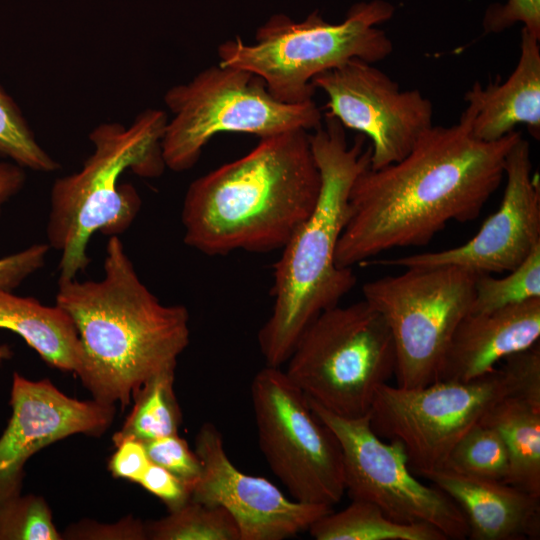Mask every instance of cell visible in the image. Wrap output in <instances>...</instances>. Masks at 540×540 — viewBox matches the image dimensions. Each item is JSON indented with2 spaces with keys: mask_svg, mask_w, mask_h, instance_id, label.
<instances>
[{
  "mask_svg": "<svg viewBox=\"0 0 540 540\" xmlns=\"http://www.w3.org/2000/svg\"><path fill=\"white\" fill-rule=\"evenodd\" d=\"M327 96L328 113L371 140L370 168L405 157L433 126V105L416 89L398 83L372 63L351 59L312 79Z\"/></svg>",
  "mask_w": 540,
  "mask_h": 540,
  "instance_id": "13",
  "label": "cell"
},
{
  "mask_svg": "<svg viewBox=\"0 0 540 540\" xmlns=\"http://www.w3.org/2000/svg\"><path fill=\"white\" fill-rule=\"evenodd\" d=\"M11 417L0 436V502L22 493L24 467L41 449L76 434L100 437L112 425L116 405L78 400L50 380L14 372Z\"/></svg>",
  "mask_w": 540,
  "mask_h": 540,
  "instance_id": "16",
  "label": "cell"
},
{
  "mask_svg": "<svg viewBox=\"0 0 540 540\" xmlns=\"http://www.w3.org/2000/svg\"><path fill=\"white\" fill-rule=\"evenodd\" d=\"M116 451L108 461V470L114 478L138 483L150 464L142 442L125 439L115 445Z\"/></svg>",
  "mask_w": 540,
  "mask_h": 540,
  "instance_id": "35",
  "label": "cell"
},
{
  "mask_svg": "<svg viewBox=\"0 0 540 540\" xmlns=\"http://www.w3.org/2000/svg\"><path fill=\"white\" fill-rule=\"evenodd\" d=\"M502 435L509 454L507 484L540 496V409L506 396L482 418Z\"/></svg>",
  "mask_w": 540,
  "mask_h": 540,
  "instance_id": "21",
  "label": "cell"
},
{
  "mask_svg": "<svg viewBox=\"0 0 540 540\" xmlns=\"http://www.w3.org/2000/svg\"><path fill=\"white\" fill-rule=\"evenodd\" d=\"M540 298L487 313H468L448 346L439 381L466 382L539 342Z\"/></svg>",
  "mask_w": 540,
  "mask_h": 540,
  "instance_id": "17",
  "label": "cell"
},
{
  "mask_svg": "<svg viewBox=\"0 0 540 540\" xmlns=\"http://www.w3.org/2000/svg\"><path fill=\"white\" fill-rule=\"evenodd\" d=\"M501 204L466 243L437 252L371 259L365 265L400 268L454 266L502 274L521 265L540 245V188L532 175L530 144L522 136L507 153Z\"/></svg>",
  "mask_w": 540,
  "mask_h": 540,
  "instance_id": "14",
  "label": "cell"
},
{
  "mask_svg": "<svg viewBox=\"0 0 540 540\" xmlns=\"http://www.w3.org/2000/svg\"><path fill=\"white\" fill-rule=\"evenodd\" d=\"M308 531L316 540H447L433 526L394 521L376 505L361 500L328 512Z\"/></svg>",
  "mask_w": 540,
  "mask_h": 540,
  "instance_id": "22",
  "label": "cell"
},
{
  "mask_svg": "<svg viewBox=\"0 0 540 540\" xmlns=\"http://www.w3.org/2000/svg\"><path fill=\"white\" fill-rule=\"evenodd\" d=\"M145 524L149 540H240L238 526L225 508L192 499Z\"/></svg>",
  "mask_w": 540,
  "mask_h": 540,
  "instance_id": "24",
  "label": "cell"
},
{
  "mask_svg": "<svg viewBox=\"0 0 540 540\" xmlns=\"http://www.w3.org/2000/svg\"><path fill=\"white\" fill-rule=\"evenodd\" d=\"M175 369L159 372L135 392L130 413L112 436L114 446L125 439L143 442L178 434L182 412L174 390Z\"/></svg>",
  "mask_w": 540,
  "mask_h": 540,
  "instance_id": "23",
  "label": "cell"
},
{
  "mask_svg": "<svg viewBox=\"0 0 540 540\" xmlns=\"http://www.w3.org/2000/svg\"><path fill=\"white\" fill-rule=\"evenodd\" d=\"M310 133L311 149L321 175L311 214L282 248L274 268L272 312L258 333L266 365L286 363L305 328L356 284L352 268L336 265V248L348 217V200L356 177L370 167L371 147L358 133L352 145L345 127L329 114Z\"/></svg>",
  "mask_w": 540,
  "mask_h": 540,
  "instance_id": "4",
  "label": "cell"
},
{
  "mask_svg": "<svg viewBox=\"0 0 540 540\" xmlns=\"http://www.w3.org/2000/svg\"><path fill=\"white\" fill-rule=\"evenodd\" d=\"M286 363L285 374L310 401L338 416L359 418L395 373L396 357L386 320L363 299L321 312Z\"/></svg>",
  "mask_w": 540,
  "mask_h": 540,
  "instance_id": "7",
  "label": "cell"
},
{
  "mask_svg": "<svg viewBox=\"0 0 540 540\" xmlns=\"http://www.w3.org/2000/svg\"><path fill=\"white\" fill-rule=\"evenodd\" d=\"M309 135L294 129L260 138L247 154L195 179L181 212L185 244L211 256L282 249L320 193Z\"/></svg>",
  "mask_w": 540,
  "mask_h": 540,
  "instance_id": "3",
  "label": "cell"
},
{
  "mask_svg": "<svg viewBox=\"0 0 540 540\" xmlns=\"http://www.w3.org/2000/svg\"><path fill=\"white\" fill-rule=\"evenodd\" d=\"M443 468L506 483L510 470L509 454L501 433L481 420L456 443Z\"/></svg>",
  "mask_w": 540,
  "mask_h": 540,
  "instance_id": "25",
  "label": "cell"
},
{
  "mask_svg": "<svg viewBox=\"0 0 540 540\" xmlns=\"http://www.w3.org/2000/svg\"><path fill=\"white\" fill-rule=\"evenodd\" d=\"M308 401L340 444L345 492L351 500L372 503L397 522L433 526L447 539L468 537V524L458 505L436 486L415 478L403 445L383 441L368 414L345 418Z\"/></svg>",
  "mask_w": 540,
  "mask_h": 540,
  "instance_id": "12",
  "label": "cell"
},
{
  "mask_svg": "<svg viewBox=\"0 0 540 540\" xmlns=\"http://www.w3.org/2000/svg\"><path fill=\"white\" fill-rule=\"evenodd\" d=\"M509 395L501 368L466 382L404 388L381 385L368 413L374 432L400 442L409 465L425 476L443 468L456 443Z\"/></svg>",
  "mask_w": 540,
  "mask_h": 540,
  "instance_id": "11",
  "label": "cell"
},
{
  "mask_svg": "<svg viewBox=\"0 0 540 540\" xmlns=\"http://www.w3.org/2000/svg\"><path fill=\"white\" fill-rule=\"evenodd\" d=\"M48 244H34L0 259V289L17 288L25 279L45 264Z\"/></svg>",
  "mask_w": 540,
  "mask_h": 540,
  "instance_id": "34",
  "label": "cell"
},
{
  "mask_svg": "<svg viewBox=\"0 0 540 540\" xmlns=\"http://www.w3.org/2000/svg\"><path fill=\"white\" fill-rule=\"evenodd\" d=\"M393 13L389 2L373 0L353 5L338 24L317 11L300 22L277 14L257 29L253 43L239 36L221 43L219 64L256 74L283 103H305L313 100L316 75L351 59L374 64L392 53L391 40L376 26Z\"/></svg>",
  "mask_w": 540,
  "mask_h": 540,
  "instance_id": "6",
  "label": "cell"
},
{
  "mask_svg": "<svg viewBox=\"0 0 540 540\" xmlns=\"http://www.w3.org/2000/svg\"><path fill=\"white\" fill-rule=\"evenodd\" d=\"M467 107L451 126H432L401 160L354 180L335 261L363 264L382 252L428 244L449 222L475 220L504 178L521 133L486 142L471 130Z\"/></svg>",
  "mask_w": 540,
  "mask_h": 540,
  "instance_id": "1",
  "label": "cell"
},
{
  "mask_svg": "<svg viewBox=\"0 0 540 540\" xmlns=\"http://www.w3.org/2000/svg\"><path fill=\"white\" fill-rule=\"evenodd\" d=\"M472 111L471 130L479 140L492 142L524 124L540 137L539 39L522 28L520 56L514 71L502 83L486 87L475 83L465 94Z\"/></svg>",
  "mask_w": 540,
  "mask_h": 540,
  "instance_id": "19",
  "label": "cell"
},
{
  "mask_svg": "<svg viewBox=\"0 0 540 540\" xmlns=\"http://www.w3.org/2000/svg\"><path fill=\"white\" fill-rule=\"evenodd\" d=\"M11 356H12L11 348L6 344L0 345V365L2 364L4 360L10 359Z\"/></svg>",
  "mask_w": 540,
  "mask_h": 540,
  "instance_id": "37",
  "label": "cell"
},
{
  "mask_svg": "<svg viewBox=\"0 0 540 540\" xmlns=\"http://www.w3.org/2000/svg\"><path fill=\"white\" fill-rule=\"evenodd\" d=\"M540 298V245L508 275L478 274L469 313H487Z\"/></svg>",
  "mask_w": 540,
  "mask_h": 540,
  "instance_id": "26",
  "label": "cell"
},
{
  "mask_svg": "<svg viewBox=\"0 0 540 540\" xmlns=\"http://www.w3.org/2000/svg\"><path fill=\"white\" fill-rule=\"evenodd\" d=\"M477 275L454 266L406 268L363 285V299L390 329L397 386L439 381L453 333L470 312Z\"/></svg>",
  "mask_w": 540,
  "mask_h": 540,
  "instance_id": "9",
  "label": "cell"
},
{
  "mask_svg": "<svg viewBox=\"0 0 540 540\" xmlns=\"http://www.w3.org/2000/svg\"><path fill=\"white\" fill-rule=\"evenodd\" d=\"M164 102L173 116L162 137V155L166 168L175 172L192 168L219 133L265 138L294 129L314 130L323 120L313 100L283 103L256 74L219 63L172 86Z\"/></svg>",
  "mask_w": 540,
  "mask_h": 540,
  "instance_id": "8",
  "label": "cell"
},
{
  "mask_svg": "<svg viewBox=\"0 0 540 540\" xmlns=\"http://www.w3.org/2000/svg\"><path fill=\"white\" fill-rule=\"evenodd\" d=\"M55 304L72 319L81 346L75 373L92 398L124 410L159 372L176 368L189 344V313L164 305L140 280L117 235L106 245L99 281L58 280Z\"/></svg>",
  "mask_w": 540,
  "mask_h": 540,
  "instance_id": "2",
  "label": "cell"
},
{
  "mask_svg": "<svg viewBox=\"0 0 540 540\" xmlns=\"http://www.w3.org/2000/svg\"><path fill=\"white\" fill-rule=\"evenodd\" d=\"M0 157L23 168L50 173L60 164L38 143L15 101L0 86Z\"/></svg>",
  "mask_w": 540,
  "mask_h": 540,
  "instance_id": "27",
  "label": "cell"
},
{
  "mask_svg": "<svg viewBox=\"0 0 540 540\" xmlns=\"http://www.w3.org/2000/svg\"><path fill=\"white\" fill-rule=\"evenodd\" d=\"M0 540H63L42 496L19 494L0 502Z\"/></svg>",
  "mask_w": 540,
  "mask_h": 540,
  "instance_id": "28",
  "label": "cell"
},
{
  "mask_svg": "<svg viewBox=\"0 0 540 540\" xmlns=\"http://www.w3.org/2000/svg\"><path fill=\"white\" fill-rule=\"evenodd\" d=\"M521 22L523 29L540 39V0H507L491 6L484 17L486 32H500Z\"/></svg>",
  "mask_w": 540,
  "mask_h": 540,
  "instance_id": "32",
  "label": "cell"
},
{
  "mask_svg": "<svg viewBox=\"0 0 540 540\" xmlns=\"http://www.w3.org/2000/svg\"><path fill=\"white\" fill-rule=\"evenodd\" d=\"M161 109L148 108L128 126L101 123L89 133L94 146L82 168L57 178L51 187L46 234L48 245L60 252L59 280L85 271L90 238L101 232H125L141 208L133 185L120 183L131 170L142 177H157L166 168L162 137L168 122Z\"/></svg>",
  "mask_w": 540,
  "mask_h": 540,
  "instance_id": "5",
  "label": "cell"
},
{
  "mask_svg": "<svg viewBox=\"0 0 540 540\" xmlns=\"http://www.w3.org/2000/svg\"><path fill=\"white\" fill-rule=\"evenodd\" d=\"M63 540H147L146 524L128 515L117 522L82 519L62 532Z\"/></svg>",
  "mask_w": 540,
  "mask_h": 540,
  "instance_id": "31",
  "label": "cell"
},
{
  "mask_svg": "<svg viewBox=\"0 0 540 540\" xmlns=\"http://www.w3.org/2000/svg\"><path fill=\"white\" fill-rule=\"evenodd\" d=\"M0 329L19 335L50 367L77 372L81 346L70 316L58 305L0 289Z\"/></svg>",
  "mask_w": 540,
  "mask_h": 540,
  "instance_id": "20",
  "label": "cell"
},
{
  "mask_svg": "<svg viewBox=\"0 0 540 540\" xmlns=\"http://www.w3.org/2000/svg\"><path fill=\"white\" fill-rule=\"evenodd\" d=\"M137 484L159 498L169 511L181 507L191 499V487L188 484L151 462Z\"/></svg>",
  "mask_w": 540,
  "mask_h": 540,
  "instance_id": "33",
  "label": "cell"
},
{
  "mask_svg": "<svg viewBox=\"0 0 540 540\" xmlns=\"http://www.w3.org/2000/svg\"><path fill=\"white\" fill-rule=\"evenodd\" d=\"M463 512L473 540H527L540 536V496L505 482L441 468L424 476Z\"/></svg>",
  "mask_w": 540,
  "mask_h": 540,
  "instance_id": "18",
  "label": "cell"
},
{
  "mask_svg": "<svg viewBox=\"0 0 540 540\" xmlns=\"http://www.w3.org/2000/svg\"><path fill=\"white\" fill-rule=\"evenodd\" d=\"M251 398L260 449L291 498L332 507L345 493L343 457L333 431L280 367L253 378Z\"/></svg>",
  "mask_w": 540,
  "mask_h": 540,
  "instance_id": "10",
  "label": "cell"
},
{
  "mask_svg": "<svg viewBox=\"0 0 540 540\" xmlns=\"http://www.w3.org/2000/svg\"><path fill=\"white\" fill-rule=\"evenodd\" d=\"M501 370L511 397L540 409V346L535 345L506 357Z\"/></svg>",
  "mask_w": 540,
  "mask_h": 540,
  "instance_id": "30",
  "label": "cell"
},
{
  "mask_svg": "<svg viewBox=\"0 0 540 540\" xmlns=\"http://www.w3.org/2000/svg\"><path fill=\"white\" fill-rule=\"evenodd\" d=\"M24 182L23 167L16 163H0V214L3 204L21 190Z\"/></svg>",
  "mask_w": 540,
  "mask_h": 540,
  "instance_id": "36",
  "label": "cell"
},
{
  "mask_svg": "<svg viewBox=\"0 0 540 540\" xmlns=\"http://www.w3.org/2000/svg\"><path fill=\"white\" fill-rule=\"evenodd\" d=\"M202 472L191 499L225 508L234 518L240 540H282L306 531L332 507L286 496L264 477L243 473L231 462L221 432L204 423L195 437Z\"/></svg>",
  "mask_w": 540,
  "mask_h": 540,
  "instance_id": "15",
  "label": "cell"
},
{
  "mask_svg": "<svg viewBox=\"0 0 540 540\" xmlns=\"http://www.w3.org/2000/svg\"><path fill=\"white\" fill-rule=\"evenodd\" d=\"M148 459L171 472L191 487L202 472L201 462L179 434L143 441Z\"/></svg>",
  "mask_w": 540,
  "mask_h": 540,
  "instance_id": "29",
  "label": "cell"
}]
</instances>
